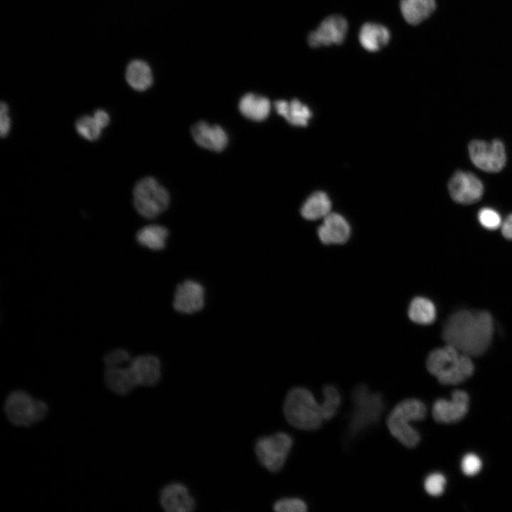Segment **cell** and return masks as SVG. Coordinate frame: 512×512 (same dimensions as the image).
Listing matches in <instances>:
<instances>
[{"instance_id":"obj_1","label":"cell","mask_w":512,"mask_h":512,"mask_svg":"<svg viewBox=\"0 0 512 512\" xmlns=\"http://www.w3.org/2000/svg\"><path fill=\"white\" fill-rule=\"evenodd\" d=\"M494 332V321L485 311L460 310L446 321L442 337L447 344L469 356H478L488 349Z\"/></svg>"},{"instance_id":"obj_2","label":"cell","mask_w":512,"mask_h":512,"mask_svg":"<svg viewBox=\"0 0 512 512\" xmlns=\"http://www.w3.org/2000/svg\"><path fill=\"white\" fill-rule=\"evenodd\" d=\"M427 370L442 385H457L474 373L470 356L447 344L432 351L426 361Z\"/></svg>"},{"instance_id":"obj_3","label":"cell","mask_w":512,"mask_h":512,"mask_svg":"<svg viewBox=\"0 0 512 512\" xmlns=\"http://www.w3.org/2000/svg\"><path fill=\"white\" fill-rule=\"evenodd\" d=\"M427 408L417 398H407L398 402L389 413L386 424L391 435L408 448L415 447L420 441V434L411 422L423 420Z\"/></svg>"},{"instance_id":"obj_4","label":"cell","mask_w":512,"mask_h":512,"mask_svg":"<svg viewBox=\"0 0 512 512\" xmlns=\"http://www.w3.org/2000/svg\"><path fill=\"white\" fill-rule=\"evenodd\" d=\"M283 410L287 422L299 430H317L324 421L320 403L305 388H294L288 393Z\"/></svg>"},{"instance_id":"obj_5","label":"cell","mask_w":512,"mask_h":512,"mask_svg":"<svg viewBox=\"0 0 512 512\" xmlns=\"http://www.w3.org/2000/svg\"><path fill=\"white\" fill-rule=\"evenodd\" d=\"M352 412L348 432L354 437L375 425L385 409V402L380 393L370 391L364 384L355 387L351 395Z\"/></svg>"},{"instance_id":"obj_6","label":"cell","mask_w":512,"mask_h":512,"mask_svg":"<svg viewBox=\"0 0 512 512\" xmlns=\"http://www.w3.org/2000/svg\"><path fill=\"white\" fill-rule=\"evenodd\" d=\"M4 411L9 421L19 427H28L43 420L47 415V404L33 398L26 391L16 390L6 398Z\"/></svg>"},{"instance_id":"obj_7","label":"cell","mask_w":512,"mask_h":512,"mask_svg":"<svg viewBox=\"0 0 512 512\" xmlns=\"http://www.w3.org/2000/svg\"><path fill=\"white\" fill-rule=\"evenodd\" d=\"M169 201L168 191L153 177L140 179L134 188V206L137 211L146 218H156L165 211Z\"/></svg>"},{"instance_id":"obj_8","label":"cell","mask_w":512,"mask_h":512,"mask_svg":"<svg viewBox=\"0 0 512 512\" xmlns=\"http://www.w3.org/2000/svg\"><path fill=\"white\" fill-rule=\"evenodd\" d=\"M292 444V438L285 432L262 437L255 444L256 456L268 471L277 472L283 467Z\"/></svg>"},{"instance_id":"obj_9","label":"cell","mask_w":512,"mask_h":512,"mask_svg":"<svg viewBox=\"0 0 512 512\" xmlns=\"http://www.w3.org/2000/svg\"><path fill=\"white\" fill-rule=\"evenodd\" d=\"M468 149L473 164L484 171L498 172L505 166V148L500 140L494 139L491 142L472 140Z\"/></svg>"},{"instance_id":"obj_10","label":"cell","mask_w":512,"mask_h":512,"mask_svg":"<svg viewBox=\"0 0 512 512\" xmlns=\"http://www.w3.org/2000/svg\"><path fill=\"white\" fill-rule=\"evenodd\" d=\"M452 198L459 203L471 204L478 201L483 193L481 181L471 172L457 171L448 182Z\"/></svg>"},{"instance_id":"obj_11","label":"cell","mask_w":512,"mask_h":512,"mask_svg":"<svg viewBox=\"0 0 512 512\" xmlns=\"http://www.w3.org/2000/svg\"><path fill=\"white\" fill-rule=\"evenodd\" d=\"M348 23L338 15L326 18L308 36V43L313 48L341 43L347 33Z\"/></svg>"},{"instance_id":"obj_12","label":"cell","mask_w":512,"mask_h":512,"mask_svg":"<svg viewBox=\"0 0 512 512\" xmlns=\"http://www.w3.org/2000/svg\"><path fill=\"white\" fill-rule=\"evenodd\" d=\"M468 394L460 390L452 394L451 400H437L432 407V416L435 421L442 423H455L462 420L469 409Z\"/></svg>"},{"instance_id":"obj_13","label":"cell","mask_w":512,"mask_h":512,"mask_svg":"<svg viewBox=\"0 0 512 512\" xmlns=\"http://www.w3.org/2000/svg\"><path fill=\"white\" fill-rule=\"evenodd\" d=\"M203 287L193 280H186L178 285L173 301L175 310L183 314H193L204 306Z\"/></svg>"},{"instance_id":"obj_14","label":"cell","mask_w":512,"mask_h":512,"mask_svg":"<svg viewBox=\"0 0 512 512\" xmlns=\"http://www.w3.org/2000/svg\"><path fill=\"white\" fill-rule=\"evenodd\" d=\"M160 504L168 512H189L195 508V501L187 487L181 483L166 485L160 492Z\"/></svg>"},{"instance_id":"obj_15","label":"cell","mask_w":512,"mask_h":512,"mask_svg":"<svg viewBox=\"0 0 512 512\" xmlns=\"http://www.w3.org/2000/svg\"><path fill=\"white\" fill-rule=\"evenodd\" d=\"M351 226L346 219L337 213H330L317 230L319 240L325 245H341L350 238Z\"/></svg>"},{"instance_id":"obj_16","label":"cell","mask_w":512,"mask_h":512,"mask_svg":"<svg viewBox=\"0 0 512 512\" xmlns=\"http://www.w3.org/2000/svg\"><path fill=\"white\" fill-rule=\"evenodd\" d=\"M191 132L196 143L203 149L219 152L227 146L228 135L218 125L201 121L193 125Z\"/></svg>"},{"instance_id":"obj_17","label":"cell","mask_w":512,"mask_h":512,"mask_svg":"<svg viewBox=\"0 0 512 512\" xmlns=\"http://www.w3.org/2000/svg\"><path fill=\"white\" fill-rule=\"evenodd\" d=\"M130 368L137 385L153 386L161 377V362L153 355H141L132 358Z\"/></svg>"},{"instance_id":"obj_18","label":"cell","mask_w":512,"mask_h":512,"mask_svg":"<svg viewBox=\"0 0 512 512\" xmlns=\"http://www.w3.org/2000/svg\"><path fill=\"white\" fill-rule=\"evenodd\" d=\"M104 380L108 389L118 395H126L138 386L129 363L124 366L106 368Z\"/></svg>"},{"instance_id":"obj_19","label":"cell","mask_w":512,"mask_h":512,"mask_svg":"<svg viewBox=\"0 0 512 512\" xmlns=\"http://www.w3.org/2000/svg\"><path fill=\"white\" fill-rule=\"evenodd\" d=\"M390 38V31L385 26L371 22L364 23L358 34L361 46L369 52L380 50L388 44Z\"/></svg>"},{"instance_id":"obj_20","label":"cell","mask_w":512,"mask_h":512,"mask_svg":"<svg viewBox=\"0 0 512 512\" xmlns=\"http://www.w3.org/2000/svg\"><path fill=\"white\" fill-rule=\"evenodd\" d=\"M274 107L279 114L294 126H306L312 117L310 109L297 99L290 102L277 100L274 102Z\"/></svg>"},{"instance_id":"obj_21","label":"cell","mask_w":512,"mask_h":512,"mask_svg":"<svg viewBox=\"0 0 512 512\" xmlns=\"http://www.w3.org/2000/svg\"><path fill=\"white\" fill-rule=\"evenodd\" d=\"M270 100L253 93L245 95L240 100L239 110L246 118L260 122L265 120L270 112Z\"/></svg>"},{"instance_id":"obj_22","label":"cell","mask_w":512,"mask_h":512,"mask_svg":"<svg viewBox=\"0 0 512 512\" xmlns=\"http://www.w3.org/2000/svg\"><path fill=\"white\" fill-rule=\"evenodd\" d=\"M434 0H401L400 9L404 19L417 25L428 18L434 11Z\"/></svg>"},{"instance_id":"obj_23","label":"cell","mask_w":512,"mask_h":512,"mask_svg":"<svg viewBox=\"0 0 512 512\" xmlns=\"http://www.w3.org/2000/svg\"><path fill=\"white\" fill-rule=\"evenodd\" d=\"M125 78L132 89L140 92L147 90L153 82L151 68L142 60H134L128 64Z\"/></svg>"},{"instance_id":"obj_24","label":"cell","mask_w":512,"mask_h":512,"mask_svg":"<svg viewBox=\"0 0 512 512\" xmlns=\"http://www.w3.org/2000/svg\"><path fill=\"white\" fill-rule=\"evenodd\" d=\"M331 202L324 191H316L311 194L301 208L303 218L309 220H315L325 218L331 213Z\"/></svg>"},{"instance_id":"obj_25","label":"cell","mask_w":512,"mask_h":512,"mask_svg":"<svg viewBox=\"0 0 512 512\" xmlns=\"http://www.w3.org/2000/svg\"><path fill=\"white\" fill-rule=\"evenodd\" d=\"M169 235L167 229L159 225H149L142 228L136 234L137 242L151 250L164 248Z\"/></svg>"},{"instance_id":"obj_26","label":"cell","mask_w":512,"mask_h":512,"mask_svg":"<svg viewBox=\"0 0 512 512\" xmlns=\"http://www.w3.org/2000/svg\"><path fill=\"white\" fill-rule=\"evenodd\" d=\"M407 314L410 319L416 324H430L436 318V309L430 299L417 297L411 301Z\"/></svg>"},{"instance_id":"obj_27","label":"cell","mask_w":512,"mask_h":512,"mask_svg":"<svg viewBox=\"0 0 512 512\" xmlns=\"http://www.w3.org/2000/svg\"><path fill=\"white\" fill-rule=\"evenodd\" d=\"M323 401L320 403L321 410L324 420L333 418L339 409L341 397L338 389L332 385H325L322 391Z\"/></svg>"},{"instance_id":"obj_28","label":"cell","mask_w":512,"mask_h":512,"mask_svg":"<svg viewBox=\"0 0 512 512\" xmlns=\"http://www.w3.org/2000/svg\"><path fill=\"white\" fill-rule=\"evenodd\" d=\"M78 133L84 139L95 141L101 135L102 128L93 117L82 116L75 123Z\"/></svg>"},{"instance_id":"obj_29","label":"cell","mask_w":512,"mask_h":512,"mask_svg":"<svg viewBox=\"0 0 512 512\" xmlns=\"http://www.w3.org/2000/svg\"><path fill=\"white\" fill-rule=\"evenodd\" d=\"M446 479L440 473H432L428 475L424 481L425 491L430 496H439L444 491Z\"/></svg>"},{"instance_id":"obj_30","label":"cell","mask_w":512,"mask_h":512,"mask_svg":"<svg viewBox=\"0 0 512 512\" xmlns=\"http://www.w3.org/2000/svg\"><path fill=\"white\" fill-rule=\"evenodd\" d=\"M132 360L129 352L123 348H116L108 352L103 358L106 368L120 367L128 365Z\"/></svg>"},{"instance_id":"obj_31","label":"cell","mask_w":512,"mask_h":512,"mask_svg":"<svg viewBox=\"0 0 512 512\" xmlns=\"http://www.w3.org/2000/svg\"><path fill=\"white\" fill-rule=\"evenodd\" d=\"M274 510L277 512H305L307 505L298 498H284L274 503Z\"/></svg>"},{"instance_id":"obj_32","label":"cell","mask_w":512,"mask_h":512,"mask_svg":"<svg viewBox=\"0 0 512 512\" xmlns=\"http://www.w3.org/2000/svg\"><path fill=\"white\" fill-rule=\"evenodd\" d=\"M480 223L486 228L494 230L501 224V219L499 214L494 210L489 208H484L480 210L478 214Z\"/></svg>"},{"instance_id":"obj_33","label":"cell","mask_w":512,"mask_h":512,"mask_svg":"<svg viewBox=\"0 0 512 512\" xmlns=\"http://www.w3.org/2000/svg\"><path fill=\"white\" fill-rule=\"evenodd\" d=\"M481 466L482 464L480 458L472 453L466 454L463 457L461 464L463 473L469 476L478 474L481 469Z\"/></svg>"},{"instance_id":"obj_34","label":"cell","mask_w":512,"mask_h":512,"mask_svg":"<svg viewBox=\"0 0 512 512\" xmlns=\"http://www.w3.org/2000/svg\"><path fill=\"white\" fill-rule=\"evenodd\" d=\"M11 120L9 116L7 105L1 102L0 105V134L1 137H5L10 131Z\"/></svg>"},{"instance_id":"obj_35","label":"cell","mask_w":512,"mask_h":512,"mask_svg":"<svg viewBox=\"0 0 512 512\" xmlns=\"http://www.w3.org/2000/svg\"><path fill=\"white\" fill-rule=\"evenodd\" d=\"M98 124L102 129L106 127L110 122V116L107 112L103 110H97L93 114Z\"/></svg>"},{"instance_id":"obj_36","label":"cell","mask_w":512,"mask_h":512,"mask_svg":"<svg viewBox=\"0 0 512 512\" xmlns=\"http://www.w3.org/2000/svg\"><path fill=\"white\" fill-rule=\"evenodd\" d=\"M501 230L506 239L512 240V214L509 215L503 223Z\"/></svg>"}]
</instances>
